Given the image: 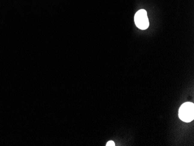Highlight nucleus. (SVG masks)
<instances>
[{"label":"nucleus","mask_w":194,"mask_h":146,"mask_svg":"<svg viewBox=\"0 0 194 146\" xmlns=\"http://www.w3.org/2000/svg\"><path fill=\"white\" fill-rule=\"evenodd\" d=\"M178 117L182 121L190 122L194 119V104L187 102L181 105L178 111Z\"/></svg>","instance_id":"1"},{"label":"nucleus","mask_w":194,"mask_h":146,"mask_svg":"<svg viewBox=\"0 0 194 146\" xmlns=\"http://www.w3.org/2000/svg\"><path fill=\"white\" fill-rule=\"evenodd\" d=\"M135 24L137 28L141 30H145L149 26L147 12L144 9H141L136 14L134 17Z\"/></svg>","instance_id":"2"},{"label":"nucleus","mask_w":194,"mask_h":146,"mask_svg":"<svg viewBox=\"0 0 194 146\" xmlns=\"http://www.w3.org/2000/svg\"><path fill=\"white\" fill-rule=\"evenodd\" d=\"M106 146H115V143L113 141H109L106 144Z\"/></svg>","instance_id":"3"}]
</instances>
